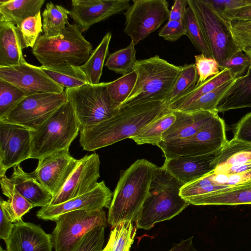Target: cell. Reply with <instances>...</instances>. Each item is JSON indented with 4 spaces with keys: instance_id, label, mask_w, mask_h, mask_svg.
<instances>
[{
    "instance_id": "cell-1",
    "label": "cell",
    "mask_w": 251,
    "mask_h": 251,
    "mask_svg": "<svg viewBox=\"0 0 251 251\" xmlns=\"http://www.w3.org/2000/svg\"><path fill=\"white\" fill-rule=\"evenodd\" d=\"M168 105L167 101L156 100L121 106L111 118L80 131V145L92 151L130 138L165 112Z\"/></svg>"
},
{
    "instance_id": "cell-2",
    "label": "cell",
    "mask_w": 251,
    "mask_h": 251,
    "mask_svg": "<svg viewBox=\"0 0 251 251\" xmlns=\"http://www.w3.org/2000/svg\"><path fill=\"white\" fill-rule=\"evenodd\" d=\"M156 166L146 159H138L121 176L108 208L107 223L112 227L124 221L136 222Z\"/></svg>"
},
{
    "instance_id": "cell-3",
    "label": "cell",
    "mask_w": 251,
    "mask_h": 251,
    "mask_svg": "<svg viewBox=\"0 0 251 251\" xmlns=\"http://www.w3.org/2000/svg\"><path fill=\"white\" fill-rule=\"evenodd\" d=\"M183 184L162 167L156 166L146 199L135 222L138 228L149 230L157 223L178 215L190 204L180 195Z\"/></svg>"
},
{
    "instance_id": "cell-4",
    "label": "cell",
    "mask_w": 251,
    "mask_h": 251,
    "mask_svg": "<svg viewBox=\"0 0 251 251\" xmlns=\"http://www.w3.org/2000/svg\"><path fill=\"white\" fill-rule=\"evenodd\" d=\"M182 67L171 64L158 55L137 60L133 68L137 74L135 85L120 106L156 100L168 102Z\"/></svg>"
},
{
    "instance_id": "cell-5",
    "label": "cell",
    "mask_w": 251,
    "mask_h": 251,
    "mask_svg": "<svg viewBox=\"0 0 251 251\" xmlns=\"http://www.w3.org/2000/svg\"><path fill=\"white\" fill-rule=\"evenodd\" d=\"M76 24H68L65 30L51 37L41 35L32 53L42 65L71 64L80 66L92 52L91 44Z\"/></svg>"
},
{
    "instance_id": "cell-6",
    "label": "cell",
    "mask_w": 251,
    "mask_h": 251,
    "mask_svg": "<svg viewBox=\"0 0 251 251\" xmlns=\"http://www.w3.org/2000/svg\"><path fill=\"white\" fill-rule=\"evenodd\" d=\"M79 132L75 111L67 100L37 129L31 131L30 158L39 160L54 152L69 150Z\"/></svg>"
},
{
    "instance_id": "cell-7",
    "label": "cell",
    "mask_w": 251,
    "mask_h": 251,
    "mask_svg": "<svg viewBox=\"0 0 251 251\" xmlns=\"http://www.w3.org/2000/svg\"><path fill=\"white\" fill-rule=\"evenodd\" d=\"M109 83H87L65 90L75 111L80 131L111 118L118 112L120 105L109 94Z\"/></svg>"
},
{
    "instance_id": "cell-8",
    "label": "cell",
    "mask_w": 251,
    "mask_h": 251,
    "mask_svg": "<svg viewBox=\"0 0 251 251\" xmlns=\"http://www.w3.org/2000/svg\"><path fill=\"white\" fill-rule=\"evenodd\" d=\"M202 29L212 57L218 63L239 50L233 39L230 24L205 0H187Z\"/></svg>"
},
{
    "instance_id": "cell-9",
    "label": "cell",
    "mask_w": 251,
    "mask_h": 251,
    "mask_svg": "<svg viewBox=\"0 0 251 251\" xmlns=\"http://www.w3.org/2000/svg\"><path fill=\"white\" fill-rule=\"evenodd\" d=\"M227 141L225 122L217 113L193 136L183 140L161 141L157 146L167 159L215 153Z\"/></svg>"
},
{
    "instance_id": "cell-10",
    "label": "cell",
    "mask_w": 251,
    "mask_h": 251,
    "mask_svg": "<svg viewBox=\"0 0 251 251\" xmlns=\"http://www.w3.org/2000/svg\"><path fill=\"white\" fill-rule=\"evenodd\" d=\"M50 234L55 251H72L81 238L98 226H107L105 211L77 210L64 213L54 221Z\"/></svg>"
},
{
    "instance_id": "cell-11",
    "label": "cell",
    "mask_w": 251,
    "mask_h": 251,
    "mask_svg": "<svg viewBox=\"0 0 251 251\" xmlns=\"http://www.w3.org/2000/svg\"><path fill=\"white\" fill-rule=\"evenodd\" d=\"M68 100L65 91L27 96L0 121L36 130L59 107Z\"/></svg>"
},
{
    "instance_id": "cell-12",
    "label": "cell",
    "mask_w": 251,
    "mask_h": 251,
    "mask_svg": "<svg viewBox=\"0 0 251 251\" xmlns=\"http://www.w3.org/2000/svg\"><path fill=\"white\" fill-rule=\"evenodd\" d=\"M124 13V32L134 45L159 28L169 20V3L165 0H133Z\"/></svg>"
},
{
    "instance_id": "cell-13",
    "label": "cell",
    "mask_w": 251,
    "mask_h": 251,
    "mask_svg": "<svg viewBox=\"0 0 251 251\" xmlns=\"http://www.w3.org/2000/svg\"><path fill=\"white\" fill-rule=\"evenodd\" d=\"M31 130L0 121V177L9 168L30 159Z\"/></svg>"
},
{
    "instance_id": "cell-14",
    "label": "cell",
    "mask_w": 251,
    "mask_h": 251,
    "mask_svg": "<svg viewBox=\"0 0 251 251\" xmlns=\"http://www.w3.org/2000/svg\"><path fill=\"white\" fill-rule=\"evenodd\" d=\"M100 167V157L96 153L78 159L76 167L49 205L62 203L94 189L99 183Z\"/></svg>"
},
{
    "instance_id": "cell-15",
    "label": "cell",
    "mask_w": 251,
    "mask_h": 251,
    "mask_svg": "<svg viewBox=\"0 0 251 251\" xmlns=\"http://www.w3.org/2000/svg\"><path fill=\"white\" fill-rule=\"evenodd\" d=\"M0 78L17 86L27 96L38 93H60L65 91L51 79L40 67L26 62L20 64L0 67Z\"/></svg>"
},
{
    "instance_id": "cell-16",
    "label": "cell",
    "mask_w": 251,
    "mask_h": 251,
    "mask_svg": "<svg viewBox=\"0 0 251 251\" xmlns=\"http://www.w3.org/2000/svg\"><path fill=\"white\" fill-rule=\"evenodd\" d=\"M78 161L71 156L68 149L62 150L39 159L31 173L53 197L62 189Z\"/></svg>"
},
{
    "instance_id": "cell-17",
    "label": "cell",
    "mask_w": 251,
    "mask_h": 251,
    "mask_svg": "<svg viewBox=\"0 0 251 251\" xmlns=\"http://www.w3.org/2000/svg\"><path fill=\"white\" fill-rule=\"evenodd\" d=\"M69 16L82 31L93 25L126 11L129 0H72Z\"/></svg>"
},
{
    "instance_id": "cell-18",
    "label": "cell",
    "mask_w": 251,
    "mask_h": 251,
    "mask_svg": "<svg viewBox=\"0 0 251 251\" xmlns=\"http://www.w3.org/2000/svg\"><path fill=\"white\" fill-rule=\"evenodd\" d=\"M112 193L104 180L100 182L92 191L62 203L41 207L36 213L38 218L52 221L59 216L77 210H98L109 208Z\"/></svg>"
},
{
    "instance_id": "cell-19",
    "label": "cell",
    "mask_w": 251,
    "mask_h": 251,
    "mask_svg": "<svg viewBox=\"0 0 251 251\" xmlns=\"http://www.w3.org/2000/svg\"><path fill=\"white\" fill-rule=\"evenodd\" d=\"M6 251H52L50 234L40 225L21 220L14 223L12 231L4 240Z\"/></svg>"
},
{
    "instance_id": "cell-20",
    "label": "cell",
    "mask_w": 251,
    "mask_h": 251,
    "mask_svg": "<svg viewBox=\"0 0 251 251\" xmlns=\"http://www.w3.org/2000/svg\"><path fill=\"white\" fill-rule=\"evenodd\" d=\"M218 152L165 159L162 167L183 185H186L214 171L213 162Z\"/></svg>"
},
{
    "instance_id": "cell-21",
    "label": "cell",
    "mask_w": 251,
    "mask_h": 251,
    "mask_svg": "<svg viewBox=\"0 0 251 251\" xmlns=\"http://www.w3.org/2000/svg\"><path fill=\"white\" fill-rule=\"evenodd\" d=\"M173 111L175 114L176 120L163 134L162 142L183 140L193 136L209 120L218 113L217 110L191 112Z\"/></svg>"
},
{
    "instance_id": "cell-22",
    "label": "cell",
    "mask_w": 251,
    "mask_h": 251,
    "mask_svg": "<svg viewBox=\"0 0 251 251\" xmlns=\"http://www.w3.org/2000/svg\"><path fill=\"white\" fill-rule=\"evenodd\" d=\"M10 179L16 189L33 207H44L50 204L52 195L32 173L25 172L20 164L14 167Z\"/></svg>"
},
{
    "instance_id": "cell-23",
    "label": "cell",
    "mask_w": 251,
    "mask_h": 251,
    "mask_svg": "<svg viewBox=\"0 0 251 251\" xmlns=\"http://www.w3.org/2000/svg\"><path fill=\"white\" fill-rule=\"evenodd\" d=\"M18 29L12 23L0 21V67L26 62Z\"/></svg>"
},
{
    "instance_id": "cell-24",
    "label": "cell",
    "mask_w": 251,
    "mask_h": 251,
    "mask_svg": "<svg viewBox=\"0 0 251 251\" xmlns=\"http://www.w3.org/2000/svg\"><path fill=\"white\" fill-rule=\"evenodd\" d=\"M188 203L195 205L251 204V182L199 196Z\"/></svg>"
},
{
    "instance_id": "cell-25",
    "label": "cell",
    "mask_w": 251,
    "mask_h": 251,
    "mask_svg": "<svg viewBox=\"0 0 251 251\" xmlns=\"http://www.w3.org/2000/svg\"><path fill=\"white\" fill-rule=\"evenodd\" d=\"M251 162V145L232 138L217 154L213 164L215 174L242 163Z\"/></svg>"
},
{
    "instance_id": "cell-26",
    "label": "cell",
    "mask_w": 251,
    "mask_h": 251,
    "mask_svg": "<svg viewBox=\"0 0 251 251\" xmlns=\"http://www.w3.org/2000/svg\"><path fill=\"white\" fill-rule=\"evenodd\" d=\"M0 183L2 194L8 198L7 201L0 198V207L10 222L22 220V216L33 208V205L16 189L10 178L5 175L0 176Z\"/></svg>"
},
{
    "instance_id": "cell-27",
    "label": "cell",
    "mask_w": 251,
    "mask_h": 251,
    "mask_svg": "<svg viewBox=\"0 0 251 251\" xmlns=\"http://www.w3.org/2000/svg\"><path fill=\"white\" fill-rule=\"evenodd\" d=\"M251 107V67L246 75L236 78L217 107L219 112Z\"/></svg>"
},
{
    "instance_id": "cell-28",
    "label": "cell",
    "mask_w": 251,
    "mask_h": 251,
    "mask_svg": "<svg viewBox=\"0 0 251 251\" xmlns=\"http://www.w3.org/2000/svg\"><path fill=\"white\" fill-rule=\"evenodd\" d=\"M45 0H0V21L18 26L41 11Z\"/></svg>"
},
{
    "instance_id": "cell-29",
    "label": "cell",
    "mask_w": 251,
    "mask_h": 251,
    "mask_svg": "<svg viewBox=\"0 0 251 251\" xmlns=\"http://www.w3.org/2000/svg\"><path fill=\"white\" fill-rule=\"evenodd\" d=\"M232 79L234 78H233L229 69H225L221 70L217 75L196 86L188 93L169 104L168 108L171 111H183L201 96Z\"/></svg>"
},
{
    "instance_id": "cell-30",
    "label": "cell",
    "mask_w": 251,
    "mask_h": 251,
    "mask_svg": "<svg viewBox=\"0 0 251 251\" xmlns=\"http://www.w3.org/2000/svg\"><path fill=\"white\" fill-rule=\"evenodd\" d=\"M40 67L51 79L64 89L77 88L89 83L80 66L63 64Z\"/></svg>"
},
{
    "instance_id": "cell-31",
    "label": "cell",
    "mask_w": 251,
    "mask_h": 251,
    "mask_svg": "<svg viewBox=\"0 0 251 251\" xmlns=\"http://www.w3.org/2000/svg\"><path fill=\"white\" fill-rule=\"evenodd\" d=\"M175 120L174 111L168 109L130 139L137 145L150 144L157 146L161 141L163 134L173 124Z\"/></svg>"
},
{
    "instance_id": "cell-32",
    "label": "cell",
    "mask_w": 251,
    "mask_h": 251,
    "mask_svg": "<svg viewBox=\"0 0 251 251\" xmlns=\"http://www.w3.org/2000/svg\"><path fill=\"white\" fill-rule=\"evenodd\" d=\"M111 37L110 32L106 33L99 45L92 51L87 60L80 65L90 84H97L100 83L103 67L108 54Z\"/></svg>"
},
{
    "instance_id": "cell-33",
    "label": "cell",
    "mask_w": 251,
    "mask_h": 251,
    "mask_svg": "<svg viewBox=\"0 0 251 251\" xmlns=\"http://www.w3.org/2000/svg\"><path fill=\"white\" fill-rule=\"evenodd\" d=\"M69 10L51 1L47 3L42 16L44 34L48 37H54L63 31L68 22Z\"/></svg>"
},
{
    "instance_id": "cell-34",
    "label": "cell",
    "mask_w": 251,
    "mask_h": 251,
    "mask_svg": "<svg viewBox=\"0 0 251 251\" xmlns=\"http://www.w3.org/2000/svg\"><path fill=\"white\" fill-rule=\"evenodd\" d=\"M133 222L124 221L112 227L108 241L102 251H130L137 228Z\"/></svg>"
},
{
    "instance_id": "cell-35",
    "label": "cell",
    "mask_w": 251,
    "mask_h": 251,
    "mask_svg": "<svg viewBox=\"0 0 251 251\" xmlns=\"http://www.w3.org/2000/svg\"><path fill=\"white\" fill-rule=\"evenodd\" d=\"M134 46L130 42L126 47L109 54L104 66L109 70L123 75L131 72L137 61Z\"/></svg>"
},
{
    "instance_id": "cell-36",
    "label": "cell",
    "mask_w": 251,
    "mask_h": 251,
    "mask_svg": "<svg viewBox=\"0 0 251 251\" xmlns=\"http://www.w3.org/2000/svg\"><path fill=\"white\" fill-rule=\"evenodd\" d=\"M182 22L186 30L185 35L196 49L206 56L213 58L200 25L189 6L187 7Z\"/></svg>"
},
{
    "instance_id": "cell-37",
    "label": "cell",
    "mask_w": 251,
    "mask_h": 251,
    "mask_svg": "<svg viewBox=\"0 0 251 251\" xmlns=\"http://www.w3.org/2000/svg\"><path fill=\"white\" fill-rule=\"evenodd\" d=\"M236 79H232L201 96L182 112L217 110V106L234 84Z\"/></svg>"
},
{
    "instance_id": "cell-38",
    "label": "cell",
    "mask_w": 251,
    "mask_h": 251,
    "mask_svg": "<svg viewBox=\"0 0 251 251\" xmlns=\"http://www.w3.org/2000/svg\"><path fill=\"white\" fill-rule=\"evenodd\" d=\"M198 80L195 64H184L170 95L168 105L192 91L196 86Z\"/></svg>"
},
{
    "instance_id": "cell-39",
    "label": "cell",
    "mask_w": 251,
    "mask_h": 251,
    "mask_svg": "<svg viewBox=\"0 0 251 251\" xmlns=\"http://www.w3.org/2000/svg\"><path fill=\"white\" fill-rule=\"evenodd\" d=\"M210 173L182 186L180 191L181 197L188 202L190 200L196 197L229 188L214 184L211 179Z\"/></svg>"
},
{
    "instance_id": "cell-40",
    "label": "cell",
    "mask_w": 251,
    "mask_h": 251,
    "mask_svg": "<svg viewBox=\"0 0 251 251\" xmlns=\"http://www.w3.org/2000/svg\"><path fill=\"white\" fill-rule=\"evenodd\" d=\"M137 79L135 71L109 82L107 90L111 99L120 106L126 100L132 91Z\"/></svg>"
},
{
    "instance_id": "cell-41",
    "label": "cell",
    "mask_w": 251,
    "mask_h": 251,
    "mask_svg": "<svg viewBox=\"0 0 251 251\" xmlns=\"http://www.w3.org/2000/svg\"><path fill=\"white\" fill-rule=\"evenodd\" d=\"M21 39L23 49L34 47L43 32L41 12L24 20L20 25L16 26Z\"/></svg>"
},
{
    "instance_id": "cell-42",
    "label": "cell",
    "mask_w": 251,
    "mask_h": 251,
    "mask_svg": "<svg viewBox=\"0 0 251 251\" xmlns=\"http://www.w3.org/2000/svg\"><path fill=\"white\" fill-rule=\"evenodd\" d=\"M26 96L19 88L0 78V118Z\"/></svg>"
},
{
    "instance_id": "cell-43",
    "label": "cell",
    "mask_w": 251,
    "mask_h": 251,
    "mask_svg": "<svg viewBox=\"0 0 251 251\" xmlns=\"http://www.w3.org/2000/svg\"><path fill=\"white\" fill-rule=\"evenodd\" d=\"M220 70L229 69L233 78L243 75L251 66L250 57L243 51L237 50L227 59L219 63Z\"/></svg>"
},
{
    "instance_id": "cell-44",
    "label": "cell",
    "mask_w": 251,
    "mask_h": 251,
    "mask_svg": "<svg viewBox=\"0 0 251 251\" xmlns=\"http://www.w3.org/2000/svg\"><path fill=\"white\" fill-rule=\"evenodd\" d=\"M105 227H96L87 233L72 251H102Z\"/></svg>"
},
{
    "instance_id": "cell-45",
    "label": "cell",
    "mask_w": 251,
    "mask_h": 251,
    "mask_svg": "<svg viewBox=\"0 0 251 251\" xmlns=\"http://www.w3.org/2000/svg\"><path fill=\"white\" fill-rule=\"evenodd\" d=\"M195 60L194 64L198 75L196 86L217 75L221 71L219 63L213 58L207 57L201 53L195 56Z\"/></svg>"
},
{
    "instance_id": "cell-46",
    "label": "cell",
    "mask_w": 251,
    "mask_h": 251,
    "mask_svg": "<svg viewBox=\"0 0 251 251\" xmlns=\"http://www.w3.org/2000/svg\"><path fill=\"white\" fill-rule=\"evenodd\" d=\"M232 35L238 49L241 50L251 45V20L231 22Z\"/></svg>"
},
{
    "instance_id": "cell-47",
    "label": "cell",
    "mask_w": 251,
    "mask_h": 251,
    "mask_svg": "<svg viewBox=\"0 0 251 251\" xmlns=\"http://www.w3.org/2000/svg\"><path fill=\"white\" fill-rule=\"evenodd\" d=\"M186 35V30L182 22L168 20L158 33L165 40L174 42Z\"/></svg>"
},
{
    "instance_id": "cell-48",
    "label": "cell",
    "mask_w": 251,
    "mask_h": 251,
    "mask_svg": "<svg viewBox=\"0 0 251 251\" xmlns=\"http://www.w3.org/2000/svg\"><path fill=\"white\" fill-rule=\"evenodd\" d=\"M233 132V138L251 145V112L236 123Z\"/></svg>"
},
{
    "instance_id": "cell-49",
    "label": "cell",
    "mask_w": 251,
    "mask_h": 251,
    "mask_svg": "<svg viewBox=\"0 0 251 251\" xmlns=\"http://www.w3.org/2000/svg\"><path fill=\"white\" fill-rule=\"evenodd\" d=\"M205 1L220 14L227 10L236 9L251 4V0H205Z\"/></svg>"
},
{
    "instance_id": "cell-50",
    "label": "cell",
    "mask_w": 251,
    "mask_h": 251,
    "mask_svg": "<svg viewBox=\"0 0 251 251\" xmlns=\"http://www.w3.org/2000/svg\"><path fill=\"white\" fill-rule=\"evenodd\" d=\"M229 23L234 20H251V4L230 10H227L221 14Z\"/></svg>"
},
{
    "instance_id": "cell-51",
    "label": "cell",
    "mask_w": 251,
    "mask_h": 251,
    "mask_svg": "<svg viewBox=\"0 0 251 251\" xmlns=\"http://www.w3.org/2000/svg\"><path fill=\"white\" fill-rule=\"evenodd\" d=\"M187 0H176L170 10L168 20L182 22L187 9Z\"/></svg>"
},
{
    "instance_id": "cell-52",
    "label": "cell",
    "mask_w": 251,
    "mask_h": 251,
    "mask_svg": "<svg viewBox=\"0 0 251 251\" xmlns=\"http://www.w3.org/2000/svg\"><path fill=\"white\" fill-rule=\"evenodd\" d=\"M226 175V185L229 187L251 182V169L241 173Z\"/></svg>"
},
{
    "instance_id": "cell-53",
    "label": "cell",
    "mask_w": 251,
    "mask_h": 251,
    "mask_svg": "<svg viewBox=\"0 0 251 251\" xmlns=\"http://www.w3.org/2000/svg\"><path fill=\"white\" fill-rule=\"evenodd\" d=\"M0 238L6 240L9 236L13 228L14 223L7 218L4 210L0 207Z\"/></svg>"
},
{
    "instance_id": "cell-54",
    "label": "cell",
    "mask_w": 251,
    "mask_h": 251,
    "mask_svg": "<svg viewBox=\"0 0 251 251\" xmlns=\"http://www.w3.org/2000/svg\"><path fill=\"white\" fill-rule=\"evenodd\" d=\"M193 236L182 239L177 244H174L169 251H197L193 243Z\"/></svg>"
},
{
    "instance_id": "cell-55",
    "label": "cell",
    "mask_w": 251,
    "mask_h": 251,
    "mask_svg": "<svg viewBox=\"0 0 251 251\" xmlns=\"http://www.w3.org/2000/svg\"><path fill=\"white\" fill-rule=\"evenodd\" d=\"M251 169V162H248L230 167L221 173L227 175L241 173ZM220 174V173H219Z\"/></svg>"
}]
</instances>
